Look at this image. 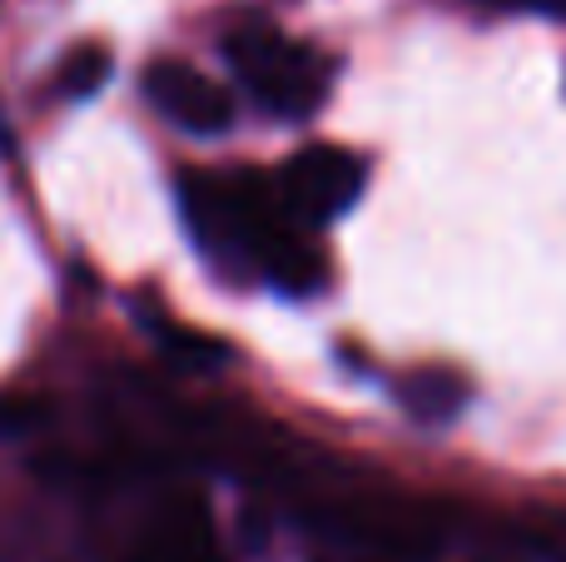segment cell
<instances>
[{
	"label": "cell",
	"instance_id": "6da1fadb",
	"mask_svg": "<svg viewBox=\"0 0 566 562\" xmlns=\"http://www.w3.org/2000/svg\"><path fill=\"white\" fill-rule=\"evenodd\" d=\"M179 205L185 219L195 229L199 249L214 259H234L239 269H254L264 274L269 254L283 244L298 219L269 195V185L259 175H214V169H189L179 179Z\"/></svg>",
	"mask_w": 566,
	"mask_h": 562
},
{
	"label": "cell",
	"instance_id": "7a4b0ae2",
	"mask_svg": "<svg viewBox=\"0 0 566 562\" xmlns=\"http://www.w3.org/2000/svg\"><path fill=\"white\" fill-rule=\"evenodd\" d=\"M224 55L234 65V75L244 80V90L283 119H303L328 100V55H318L313 45L283 35L269 20H244L239 30H229Z\"/></svg>",
	"mask_w": 566,
	"mask_h": 562
},
{
	"label": "cell",
	"instance_id": "3957f363",
	"mask_svg": "<svg viewBox=\"0 0 566 562\" xmlns=\"http://www.w3.org/2000/svg\"><path fill=\"white\" fill-rule=\"evenodd\" d=\"M363 159L343 145H303L298 155L283 165L279 179V205L289 209L298 225H328L358 199L363 189Z\"/></svg>",
	"mask_w": 566,
	"mask_h": 562
},
{
	"label": "cell",
	"instance_id": "277c9868",
	"mask_svg": "<svg viewBox=\"0 0 566 562\" xmlns=\"http://www.w3.org/2000/svg\"><path fill=\"white\" fill-rule=\"evenodd\" d=\"M145 95L159 115L175 119V125L189 129V135H224V129L234 125V100H229V90L214 85L205 70L179 60V55L149 60Z\"/></svg>",
	"mask_w": 566,
	"mask_h": 562
},
{
	"label": "cell",
	"instance_id": "5b68a950",
	"mask_svg": "<svg viewBox=\"0 0 566 562\" xmlns=\"http://www.w3.org/2000/svg\"><path fill=\"white\" fill-rule=\"evenodd\" d=\"M139 562H224L205 498L195 493L169 498L155 513V523H149L145 543H139Z\"/></svg>",
	"mask_w": 566,
	"mask_h": 562
},
{
	"label": "cell",
	"instance_id": "8992f818",
	"mask_svg": "<svg viewBox=\"0 0 566 562\" xmlns=\"http://www.w3.org/2000/svg\"><path fill=\"white\" fill-rule=\"evenodd\" d=\"M398 398L408 414L428 418V424H442V418H458V408L468 404V378L452 374V368H412L408 378L398 384Z\"/></svg>",
	"mask_w": 566,
	"mask_h": 562
},
{
	"label": "cell",
	"instance_id": "52a82bcc",
	"mask_svg": "<svg viewBox=\"0 0 566 562\" xmlns=\"http://www.w3.org/2000/svg\"><path fill=\"white\" fill-rule=\"evenodd\" d=\"M109 70H115V60H109L105 45H75L65 60H60L55 70V90L65 100H85V95H99L109 80Z\"/></svg>",
	"mask_w": 566,
	"mask_h": 562
},
{
	"label": "cell",
	"instance_id": "ba28073f",
	"mask_svg": "<svg viewBox=\"0 0 566 562\" xmlns=\"http://www.w3.org/2000/svg\"><path fill=\"white\" fill-rule=\"evenodd\" d=\"M30 418H35L30 404H0V434H20V428H30Z\"/></svg>",
	"mask_w": 566,
	"mask_h": 562
},
{
	"label": "cell",
	"instance_id": "9c48e42d",
	"mask_svg": "<svg viewBox=\"0 0 566 562\" xmlns=\"http://www.w3.org/2000/svg\"><path fill=\"white\" fill-rule=\"evenodd\" d=\"M502 6H532V10H552V15H566V0H502Z\"/></svg>",
	"mask_w": 566,
	"mask_h": 562
}]
</instances>
